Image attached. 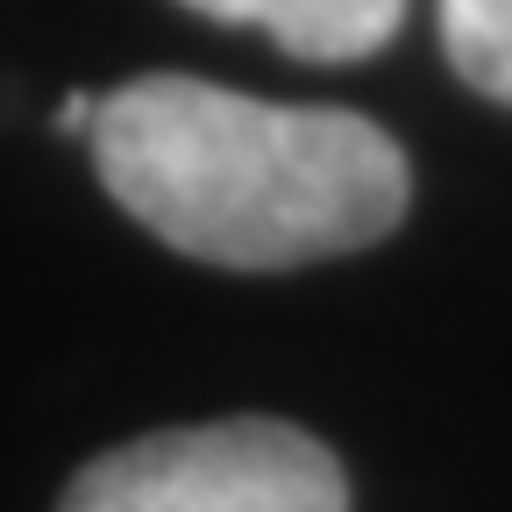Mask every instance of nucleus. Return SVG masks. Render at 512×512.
<instances>
[{
  "instance_id": "nucleus-1",
  "label": "nucleus",
  "mask_w": 512,
  "mask_h": 512,
  "mask_svg": "<svg viewBox=\"0 0 512 512\" xmlns=\"http://www.w3.org/2000/svg\"><path fill=\"white\" fill-rule=\"evenodd\" d=\"M100 185L157 242L228 271H292L384 242L413 171L377 121L271 107L185 72L128 79L93 107Z\"/></svg>"
},
{
  "instance_id": "nucleus-2",
  "label": "nucleus",
  "mask_w": 512,
  "mask_h": 512,
  "mask_svg": "<svg viewBox=\"0 0 512 512\" xmlns=\"http://www.w3.org/2000/svg\"><path fill=\"white\" fill-rule=\"evenodd\" d=\"M57 512H349V477L306 427L242 413L107 448Z\"/></svg>"
},
{
  "instance_id": "nucleus-3",
  "label": "nucleus",
  "mask_w": 512,
  "mask_h": 512,
  "mask_svg": "<svg viewBox=\"0 0 512 512\" xmlns=\"http://www.w3.org/2000/svg\"><path fill=\"white\" fill-rule=\"evenodd\" d=\"M207 22H242L264 29L285 57L306 64H356L384 50L406 22V0H178Z\"/></svg>"
},
{
  "instance_id": "nucleus-4",
  "label": "nucleus",
  "mask_w": 512,
  "mask_h": 512,
  "mask_svg": "<svg viewBox=\"0 0 512 512\" xmlns=\"http://www.w3.org/2000/svg\"><path fill=\"white\" fill-rule=\"evenodd\" d=\"M441 50L470 93L512 107V0H441Z\"/></svg>"
},
{
  "instance_id": "nucleus-5",
  "label": "nucleus",
  "mask_w": 512,
  "mask_h": 512,
  "mask_svg": "<svg viewBox=\"0 0 512 512\" xmlns=\"http://www.w3.org/2000/svg\"><path fill=\"white\" fill-rule=\"evenodd\" d=\"M93 107H100V93H72V100L57 107V128H64V136H86V128H93Z\"/></svg>"
}]
</instances>
